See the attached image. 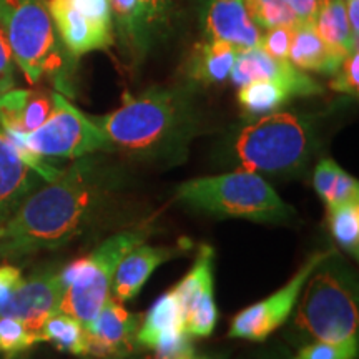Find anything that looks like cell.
Returning a JSON list of instances; mask_svg holds the SVG:
<instances>
[{
	"instance_id": "484cf974",
	"label": "cell",
	"mask_w": 359,
	"mask_h": 359,
	"mask_svg": "<svg viewBox=\"0 0 359 359\" xmlns=\"http://www.w3.org/2000/svg\"><path fill=\"white\" fill-rule=\"evenodd\" d=\"M331 235L341 248L358 258L359 255V200L327 205Z\"/></svg>"
},
{
	"instance_id": "4dcf8cb0",
	"label": "cell",
	"mask_w": 359,
	"mask_h": 359,
	"mask_svg": "<svg viewBox=\"0 0 359 359\" xmlns=\"http://www.w3.org/2000/svg\"><path fill=\"white\" fill-rule=\"evenodd\" d=\"M341 172H343V168H341L339 165L331 158L321 160L320 163L316 165V168H314V175H313L314 190H316V193L321 196V200L325 201V203L330 201L331 193L334 190L336 180H338Z\"/></svg>"
},
{
	"instance_id": "1f68e13d",
	"label": "cell",
	"mask_w": 359,
	"mask_h": 359,
	"mask_svg": "<svg viewBox=\"0 0 359 359\" xmlns=\"http://www.w3.org/2000/svg\"><path fill=\"white\" fill-rule=\"evenodd\" d=\"M291 34H293V25H280L264 30L259 47L276 58H288Z\"/></svg>"
},
{
	"instance_id": "2e32d148",
	"label": "cell",
	"mask_w": 359,
	"mask_h": 359,
	"mask_svg": "<svg viewBox=\"0 0 359 359\" xmlns=\"http://www.w3.org/2000/svg\"><path fill=\"white\" fill-rule=\"evenodd\" d=\"M142 323V316L130 313L125 309L123 303L115 298L107 299L85 330L88 333L90 349L92 356L107 359L123 356L132 351L137 343V331Z\"/></svg>"
},
{
	"instance_id": "e575fe53",
	"label": "cell",
	"mask_w": 359,
	"mask_h": 359,
	"mask_svg": "<svg viewBox=\"0 0 359 359\" xmlns=\"http://www.w3.org/2000/svg\"><path fill=\"white\" fill-rule=\"evenodd\" d=\"M288 6L298 20L313 22L318 8V0H283Z\"/></svg>"
},
{
	"instance_id": "cb8c5ba5",
	"label": "cell",
	"mask_w": 359,
	"mask_h": 359,
	"mask_svg": "<svg viewBox=\"0 0 359 359\" xmlns=\"http://www.w3.org/2000/svg\"><path fill=\"white\" fill-rule=\"evenodd\" d=\"M40 338L52 343L58 351L75 354V356H88V333L82 323L65 313H55L48 318L40 331Z\"/></svg>"
},
{
	"instance_id": "44dd1931",
	"label": "cell",
	"mask_w": 359,
	"mask_h": 359,
	"mask_svg": "<svg viewBox=\"0 0 359 359\" xmlns=\"http://www.w3.org/2000/svg\"><path fill=\"white\" fill-rule=\"evenodd\" d=\"M348 55L320 37L313 22L298 20L293 25L288 60L303 72L334 75Z\"/></svg>"
},
{
	"instance_id": "277c9868",
	"label": "cell",
	"mask_w": 359,
	"mask_h": 359,
	"mask_svg": "<svg viewBox=\"0 0 359 359\" xmlns=\"http://www.w3.org/2000/svg\"><path fill=\"white\" fill-rule=\"evenodd\" d=\"M180 201L219 218H241L257 223H285L290 206L259 173L248 170L193 178L177 190Z\"/></svg>"
},
{
	"instance_id": "3957f363",
	"label": "cell",
	"mask_w": 359,
	"mask_h": 359,
	"mask_svg": "<svg viewBox=\"0 0 359 359\" xmlns=\"http://www.w3.org/2000/svg\"><path fill=\"white\" fill-rule=\"evenodd\" d=\"M238 170L259 175H293L313 151L311 122L293 111L257 116L238 130L231 145Z\"/></svg>"
},
{
	"instance_id": "5bb4252c",
	"label": "cell",
	"mask_w": 359,
	"mask_h": 359,
	"mask_svg": "<svg viewBox=\"0 0 359 359\" xmlns=\"http://www.w3.org/2000/svg\"><path fill=\"white\" fill-rule=\"evenodd\" d=\"M64 293L65 285L62 283L60 271L43 269L35 273L29 280L22 281L2 314L17 318L30 331L40 336L45 321L60 311Z\"/></svg>"
},
{
	"instance_id": "7c38bea8",
	"label": "cell",
	"mask_w": 359,
	"mask_h": 359,
	"mask_svg": "<svg viewBox=\"0 0 359 359\" xmlns=\"http://www.w3.org/2000/svg\"><path fill=\"white\" fill-rule=\"evenodd\" d=\"M213 269L215 250L210 245H201L191 269L173 288L182 309L183 327L191 338H206L218 323Z\"/></svg>"
},
{
	"instance_id": "d590c367",
	"label": "cell",
	"mask_w": 359,
	"mask_h": 359,
	"mask_svg": "<svg viewBox=\"0 0 359 359\" xmlns=\"http://www.w3.org/2000/svg\"><path fill=\"white\" fill-rule=\"evenodd\" d=\"M346 2V17L353 34L359 35V0H344Z\"/></svg>"
},
{
	"instance_id": "5b68a950",
	"label": "cell",
	"mask_w": 359,
	"mask_h": 359,
	"mask_svg": "<svg viewBox=\"0 0 359 359\" xmlns=\"http://www.w3.org/2000/svg\"><path fill=\"white\" fill-rule=\"evenodd\" d=\"M0 29L27 82L62 77L67 50L53 25L47 0H0Z\"/></svg>"
},
{
	"instance_id": "ba28073f",
	"label": "cell",
	"mask_w": 359,
	"mask_h": 359,
	"mask_svg": "<svg viewBox=\"0 0 359 359\" xmlns=\"http://www.w3.org/2000/svg\"><path fill=\"white\" fill-rule=\"evenodd\" d=\"M53 109L48 118L30 133H4L17 150H29L42 158L77 160L95 151H109V143L100 127L70 103L62 93L53 92Z\"/></svg>"
},
{
	"instance_id": "d6a6232c",
	"label": "cell",
	"mask_w": 359,
	"mask_h": 359,
	"mask_svg": "<svg viewBox=\"0 0 359 359\" xmlns=\"http://www.w3.org/2000/svg\"><path fill=\"white\" fill-rule=\"evenodd\" d=\"M24 281L20 268L13 266V264H0V314L19 290V286Z\"/></svg>"
},
{
	"instance_id": "e0dca14e",
	"label": "cell",
	"mask_w": 359,
	"mask_h": 359,
	"mask_svg": "<svg viewBox=\"0 0 359 359\" xmlns=\"http://www.w3.org/2000/svg\"><path fill=\"white\" fill-rule=\"evenodd\" d=\"M201 24L206 39L230 43L238 52L262 43L263 30L251 19L246 0H206Z\"/></svg>"
},
{
	"instance_id": "ffe728a7",
	"label": "cell",
	"mask_w": 359,
	"mask_h": 359,
	"mask_svg": "<svg viewBox=\"0 0 359 359\" xmlns=\"http://www.w3.org/2000/svg\"><path fill=\"white\" fill-rule=\"evenodd\" d=\"M52 93L11 88L0 93V125L4 133H30L52 114Z\"/></svg>"
},
{
	"instance_id": "d4e9b609",
	"label": "cell",
	"mask_w": 359,
	"mask_h": 359,
	"mask_svg": "<svg viewBox=\"0 0 359 359\" xmlns=\"http://www.w3.org/2000/svg\"><path fill=\"white\" fill-rule=\"evenodd\" d=\"M290 98H293V93L273 80H255L241 85L238 92L241 109L251 116H263L278 111Z\"/></svg>"
},
{
	"instance_id": "7a4b0ae2",
	"label": "cell",
	"mask_w": 359,
	"mask_h": 359,
	"mask_svg": "<svg viewBox=\"0 0 359 359\" xmlns=\"http://www.w3.org/2000/svg\"><path fill=\"white\" fill-rule=\"evenodd\" d=\"M105 135L109 151L137 158H167L183 151L196 128L191 92L185 87H151L125 92L118 109L92 116Z\"/></svg>"
},
{
	"instance_id": "74e56055",
	"label": "cell",
	"mask_w": 359,
	"mask_h": 359,
	"mask_svg": "<svg viewBox=\"0 0 359 359\" xmlns=\"http://www.w3.org/2000/svg\"><path fill=\"white\" fill-rule=\"evenodd\" d=\"M2 359H22V358H20V354H19V356H4Z\"/></svg>"
},
{
	"instance_id": "f35d334b",
	"label": "cell",
	"mask_w": 359,
	"mask_h": 359,
	"mask_svg": "<svg viewBox=\"0 0 359 359\" xmlns=\"http://www.w3.org/2000/svg\"><path fill=\"white\" fill-rule=\"evenodd\" d=\"M0 133H2V132H0Z\"/></svg>"
},
{
	"instance_id": "9c48e42d",
	"label": "cell",
	"mask_w": 359,
	"mask_h": 359,
	"mask_svg": "<svg viewBox=\"0 0 359 359\" xmlns=\"http://www.w3.org/2000/svg\"><path fill=\"white\" fill-rule=\"evenodd\" d=\"M53 25L70 57L109 50L115 43L109 0H48Z\"/></svg>"
},
{
	"instance_id": "836d02e7",
	"label": "cell",
	"mask_w": 359,
	"mask_h": 359,
	"mask_svg": "<svg viewBox=\"0 0 359 359\" xmlns=\"http://www.w3.org/2000/svg\"><path fill=\"white\" fill-rule=\"evenodd\" d=\"M15 83V60L6 34L0 29V93L13 88Z\"/></svg>"
},
{
	"instance_id": "603a6c76",
	"label": "cell",
	"mask_w": 359,
	"mask_h": 359,
	"mask_svg": "<svg viewBox=\"0 0 359 359\" xmlns=\"http://www.w3.org/2000/svg\"><path fill=\"white\" fill-rule=\"evenodd\" d=\"M313 25L325 42L346 55L358 50V37L349 27L344 0H318Z\"/></svg>"
},
{
	"instance_id": "9a60e30c",
	"label": "cell",
	"mask_w": 359,
	"mask_h": 359,
	"mask_svg": "<svg viewBox=\"0 0 359 359\" xmlns=\"http://www.w3.org/2000/svg\"><path fill=\"white\" fill-rule=\"evenodd\" d=\"M230 80L236 87L255 80H273L293 93V97L316 95L321 92L320 83L294 67L288 58L269 55L262 47L246 48L236 53Z\"/></svg>"
},
{
	"instance_id": "83f0119b",
	"label": "cell",
	"mask_w": 359,
	"mask_h": 359,
	"mask_svg": "<svg viewBox=\"0 0 359 359\" xmlns=\"http://www.w3.org/2000/svg\"><path fill=\"white\" fill-rule=\"evenodd\" d=\"M250 15L259 29L268 30L280 25H294L298 17L283 0H246Z\"/></svg>"
},
{
	"instance_id": "f546056e",
	"label": "cell",
	"mask_w": 359,
	"mask_h": 359,
	"mask_svg": "<svg viewBox=\"0 0 359 359\" xmlns=\"http://www.w3.org/2000/svg\"><path fill=\"white\" fill-rule=\"evenodd\" d=\"M330 88L349 97H358L359 92V53H349L341 64L334 79L330 82Z\"/></svg>"
},
{
	"instance_id": "7402d4cb",
	"label": "cell",
	"mask_w": 359,
	"mask_h": 359,
	"mask_svg": "<svg viewBox=\"0 0 359 359\" xmlns=\"http://www.w3.org/2000/svg\"><path fill=\"white\" fill-rule=\"evenodd\" d=\"M236 53L235 47L222 40L206 39L203 42H198L193 47L188 60V79L193 83L205 85V87L224 83L230 79Z\"/></svg>"
},
{
	"instance_id": "8d00e7d4",
	"label": "cell",
	"mask_w": 359,
	"mask_h": 359,
	"mask_svg": "<svg viewBox=\"0 0 359 359\" xmlns=\"http://www.w3.org/2000/svg\"><path fill=\"white\" fill-rule=\"evenodd\" d=\"M142 359H172V358H163V356H158V354H154V356L142 358ZM183 359H222V358H218V356H200V354H195V356L183 358Z\"/></svg>"
},
{
	"instance_id": "30bf717a",
	"label": "cell",
	"mask_w": 359,
	"mask_h": 359,
	"mask_svg": "<svg viewBox=\"0 0 359 359\" xmlns=\"http://www.w3.org/2000/svg\"><path fill=\"white\" fill-rule=\"evenodd\" d=\"M115 42L135 65L165 37L172 25L173 0H109Z\"/></svg>"
},
{
	"instance_id": "6da1fadb",
	"label": "cell",
	"mask_w": 359,
	"mask_h": 359,
	"mask_svg": "<svg viewBox=\"0 0 359 359\" xmlns=\"http://www.w3.org/2000/svg\"><path fill=\"white\" fill-rule=\"evenodd\" d=\"M114 177L97 158H77L0 223V258L13 262L70 243L107 205Z\"/></svg>"
},
{
	"instance_id": "f1b7e54d",
	"label": "cell",
	"mask_w": 359,
	"mask_h": 359,
	"mask_svg": "<svg viewBox=\"0 0 359 359\" xmlns=\"http://www.w3.org/2000/svg\"><path fill=\"white\" fill-rule=\"evenodd\" d=\"M358 339L330 343V341H316L303 348L294 359H356Z\"/></svg>"
},
{
	"instance_id": "ac0fdd59",
	"label": "cell",
	"mask_w": 359,
	"mask_h": 359,
	"mask_svg": "<svg viewBox=\"0 0 359 359\" xmlns=\"http://www.w3.org/2000/svg\"><path fill=\"white\" fill-rule=\"evenodd\" d=\"M182 253V246H151L142 243L125 255L115 269L111 280L110 296L116 302L127 303L140 293L148 278L168 259H173Z\"/></svg>"
},
{
	"instance_id": "4316f807",
	"label": "cell",
	"mask_w": 359,
	"mask_h": 359,
	"mask_svg": "<svg viewBox=\"0 0 359 359\" xmlns=\"http://www.w3.org/2000/svg\"><path fill=\"white\" fill-rule=\"evenodd\" d=\"M39 343H42L40 336L30 331L20 320L7 314L0 316V354L19 356Z\"/></svg>"
},
{
	"instance_id": "8fae6325",
	"label": "cell",
	"mask_w": 359,
	"mask_h": 359,
	"mask_svg": "<svg viewBox=\"0 0 359 359\" xmlns=\"http://www.w3.org/2000/svg\"><path fill=\"white\" fill-rule=\"evenodd\" d=\"M330 255L331 251L311 255L308 262L294 273V276L283 288L235 314L228 336L238 339L255 341V343L266 339L273 331L285 325L291 311L299 302L304 283L308 281L314 269L320 266Z\"/></svg>"
},
{
	"instance_id": "4fadbf2b",
	"label": "cell",
	"mask_w": 359,
	"mask_h": 359,
	"mask_svg": "<svg viewBox=\"0 0 359 359\" xmlns=\"http://www.w3.org/2000/svg\"><path fill=\"white\" fill-rule=\"evenodd\" d=\"M137 344L154 349L163 358L183 359L195 356L193 338L183 327V316L173 288L151 304L137 331Z\"/></svg>"
},
{
	"instance_id": "d6986e66",
	"label": "cell",
	"mask_w": 359,
	"mask_h": 359,
	"mask_svg": "<svg viewBox=\"0 0 359 359\" xmlns=\"http://www.w3.org/2000/svg\"><path fill=\"white\" fill-rule=\"evenodd\" d=\"M42 182V177L20 158L4 132L0 133V223Z\"/></svg>"
},
{
	"instance_id": "52a82bcc",
	"label": "cell",
	"mask_w": 359,
	"mask_h": 359,
	"mask_svg": "<svg viewBox=\"0 0 359 359\" xmlns=\"http://www.w3.org/2000/svg\"><path fill=\"white\" fill-rule=\"evenodd\" d=\"M148 235V228L115 233L87 257L75 259L60 269L62 283L65 285L60 313L75 318L83 326L88 325L110 298L111 280L118 263L135 246L145 243Z\"/></svg>"
},
{
	"instance_id": "8992f818",
	"label": "cell",
	"mask_w": 359,
	"mask_h": 359,
	"mask_svg": "<svg viewBox=\"0 0 359 359\" xmlns=\"http://www.w3.org/2000/svg\"><path fill=\"white\" fill-rule=\"evenodd\" d=\"M327 258L304 283L294 325L316 341L358 339L359 311L353 278L327 263Z\"/></svg>"
}]
</instances>
